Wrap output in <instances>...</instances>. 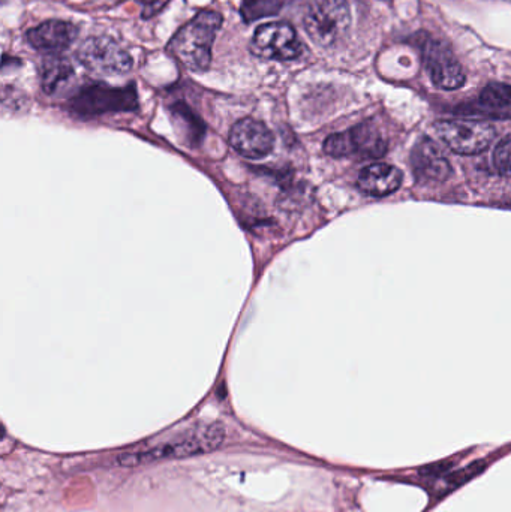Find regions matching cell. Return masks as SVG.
<instances>
[{
	"label": "cell",
	"mask_w": 511,
	"mask_h": 512,
	"mask_svg": "<svg viewBox=\"0 0 511 512\" xmlns=\"http://www.w3.org/2000/svg\"><path fill=\"white\" fill-rule=\"evenodd\" d=\"M224 438L225 430L221 424H200L155 447L119 454L114 459V463L122 468H137V466L150 465L162 460L200 456L221 447Z\"/></svg>",
	"instance_id": "1"
},
{
	"label": "cell",
	"mask_w": 511,
	"mask_h": 512,
	"mask_svg": "<svg viewBox=\"0 0 511 512\" xmlns=\"http://www.w3.org/2000/svg\"><path fill=\"white\" fill-rule=\"evenodd\" d=\"M221 26L222 15L219 12H198L170 39L167 44V53L189 71H207L212 63L213 42Z\"/></svg>",
	"instance_id": "2"
},
{
	"label": "cell",
	"mask_w": 511,
	"mask_h": 512,
	"mask_svg": "<svg viewBox=\"0 0 511 512\" xmlns=\"http://www.w3.org/2000/svg\"><path fill=\"white\" fill-rule=\"evenodd\" d=\"M309 38L323 48L338 44L351 26L347 0H311L303 18Z\"/></svg>",
	"instance_id": "3"
},
{
	"label": "cell",
	"mask_w": 511,
	"mask_h": 512,
	"mask_svg": "<svg viewBox=\"0 0 511 512\" xmlns=\"http://www.w3.org/2000/svg\"><path fill=\"white\" fill-rule=\"evenodd\" d=\"M77 59L90 74L114 77L131 71L132 57L110 36H90L77 50Z\"/></svg>",
	"instance_id": "4"
},
{
	"label": "cell",
	"mask_w": 511,
	"mask_h": 512,
	"mask_svg": "<svg viewBox=\"0 0 511 512\" xmlns=\"http://www.w3.org/2000/svg\"><path fill=\"white\" fill-rule=\"evenodd\" d=\"M324 152L333 158L378 159L386 155L387 140L372 122H363L339 134L330 135Z\"/></svg>",
	"instance_id": "5"
},
{
	"label": "cell",
	"mask_w": 511,
	"mask_h": 512,
	"mask_svg": "<svg viewBox=\"0 0 511 512\" xmlns=\"http://www.w3.org/2000/svg\"><path fill=\"white\" fill-rule=\"evenodd\" d=\"M138 99L134 86L110 87L107 84H90L71 99V110L78 116L93 117L117 111H132Z\"/></svg>",
	"instance_id": "6"
},
{
	"label": "cell",
	"mask_w": 511,
	"mask_h": 512,
	"mask_svg": "<svg viewBox=\"0 0 511 512\" xmlns=\"http://www.w3.org/2000/svg\"><path fill=\"white\" fill-rule=\"evenodd\" d=\"M435 131L453 152L464 156L485 152L495 138L494 126L471 120H441Z\"/></svg>",
	"instance_id": "7"
},
{
	"label": "cell",
	"mask_w": 511,
	"mask_h": 512,
	"mask_svg": "<svg viewBox=\"0 0 511 512\" xmlns=\"http://www.w3.org/2000/svg\"><path fill=\"white\" fill-rule=\"evenodd\" d=\"M251 51L261 59L288 62L302 56L303 44L293 26L281 21L258 27L251 42Z\"/></svg>",
	"instance_id": "8"
},
{
	"label": "cell",
	"mask_w": 511,
	"mask_h": 512,
	"mask_svg": "<svg viewBox=\"0 0 511 512\" xmlns=\"http://www.w3.org/2000/svg\"><path fill=\"white\" fill-rule=\"evenodd\" d=\"M423 57H425L426 71L438 89L456 90L464 86L467 80L464 68L450 50L449 45L438 39L429 38L423 47Z\"/></svg>",
	"instance_id": "9"
},
{
	"label": "cell",
	"mask_w": 511,
	"mask_h": 512,
	"mask_svg": "<svg viewBox=\"0 0 511 512\" xmlns=\"http://www.w3.org/2000/svg\"><path fill=\"white\" fill-rule=\"evenodd\" d=\"M228 143L233 147L234 152L239 153L243 158L261 159L272 152L275 140L272 132L263 122L246 117L234 123L228 135Z\"/></svg>",
	"instance_id": "10"
},
{
	"label": "cell",
	"mask_w": 511,
	"mask_h": 512,
	"mask_svg": "<svg viewBox=\"0 0 511 512\" xmlns=\"http://www.w3.org/2000/svg\"><path fill=\"white\" fill-rule=\"evenodd\" d=\"M411 165L417 180L429 185L446 182L452 174V165L434 140L420 138L411 152Z\"/></svg>",
	"instance_id": "11"
},
{
	"label": "cell",
	"mask_w": 511,
	"mask_h": 512,
	"mask_svg": "<svg viewBox=\"0 0 511 512\" xmlns=\"http://www.w3.org/2000/svg\"><path fill=\"white\" fill-rule=\"evenodd\" d=\"M78 27L68 21L50 20L27 30L26 41L35 50L57 54L77 39Z\"/></svg>",
	"instance_id": "12"
},
{
	"label": "cell",
	"mask_w": 511,
	"mask_h": 512,
	"mask_svg": "<svg viewBox=\"0 0 511 512\" xmlns=\"http://www.w3.org/2000/svg\"><path fill=\"white\" fill-rule=\"evenodd\" d=\"M357 185L363 194L377 198L387 197L401 188L402 173L393 165H369L360 171Z\"/></svg>",
	"instance_id": "13"
},
{
	"label": "cell",
	"mask_w": 511,
	"mask_h": 512,
	"mask_svg": "<svg viewBox=\"0 0 511 512\" xmlns=\"http://www.w3.org/2000/svg\"><path fill=\"white\" fill-rule=\"evenodd\" d=\"M42 89L47 95L57 96L65 93L71 87L75 78L74 68L65 57L51 54L41 65Z\"/></svg>",
	"instance_id": "14"
},
{
	"label": "cell",
	"mask_w": 511,
	"mask_h": 512,
	"mask_svg": "<svg viewBox=\"0 0 511 512\" xmlns=\"http://www.w3.org/2000/svg\"><path fill=\"white\" fill-rule=\"evenodd\" d=\"M477 111L491 119H511V86L491 83L480 93Z\"/></svg>",
	"instance_id": "15"
},
{
	"label": "cell",
	"mask_w": 511,
	"mask_h": 512,
	"mask_svg": "<svg viewBox=\"0 0 511 512\" xmlns=\"http://www.w3.org/2000/svg\"><path fill=\"white\" fill-rule=\"evenodd\" d=\"M281 6L282 0H243L240 12H242L243 20L246 23H251L260 18L278 14Z\"/></svg>",
	"instance_id": "16"
},
{
	"label": "cell",
	"mask_w": 511,
	"mask_h": 512,
	"mask_svg": "<svg viewBox=\"0 0 511 512\" xmlns=\"http://www.w3.org/2000/svg\"><path fill=\"white\" fill-rule=\"evenodd\" d=\"M494 165L498 173L511 176V135L498 143L494 152Z\"/></svg>",
	"instance_id": "17"
},
{
	"label": "cell",
	"mask_w": 511,
	"mask_h": 512,
	"mask_svg": "<svg viewBox=\"0 0 511 512\" xmlns=\"http://www.w3.org/2000/svg\"><path fill=\"white\" fill-rule=\"evenodd\" d=\"M486 468V463L483 460H479V462L471 463V465L465 466L464 469H459V471L453 472V474L447 475L446 481L450 487H458L461 484L467 483L470 478L476 477L477 474L483 471Z\"/></svg>",
	"instance_id": "18"
},
{
	"label": "cell",
	"mask_w": 511,
	"mask_h": 512,
	"mask_svg": "<svg viewBox=\"0 0 511 512\" xmlns=\"http://www.w3.org/2000/svg\"><path fill=\"white\" fill-rule=\"evenodd\" d=\"M450 468H452V463H437V465L426 466L420 471V474L426 478H440L441 475L447 474Z\"/></svg>",
	"instance_id": "19"
},
{
	"label": "cell",
	"mask_w": 511,
	"mask_h": 512,
	"mask_svg": "<svg viewBox=\"0 0 511 512\" xmlns=\"http://www.w3.org/2000/svg\"><path fill=\"white\" fill-rule=\"evenodd\" d=\"M164 2H165V0H164Z\"/></svg>",
	"instance_id": "20"
}]
</instances>
